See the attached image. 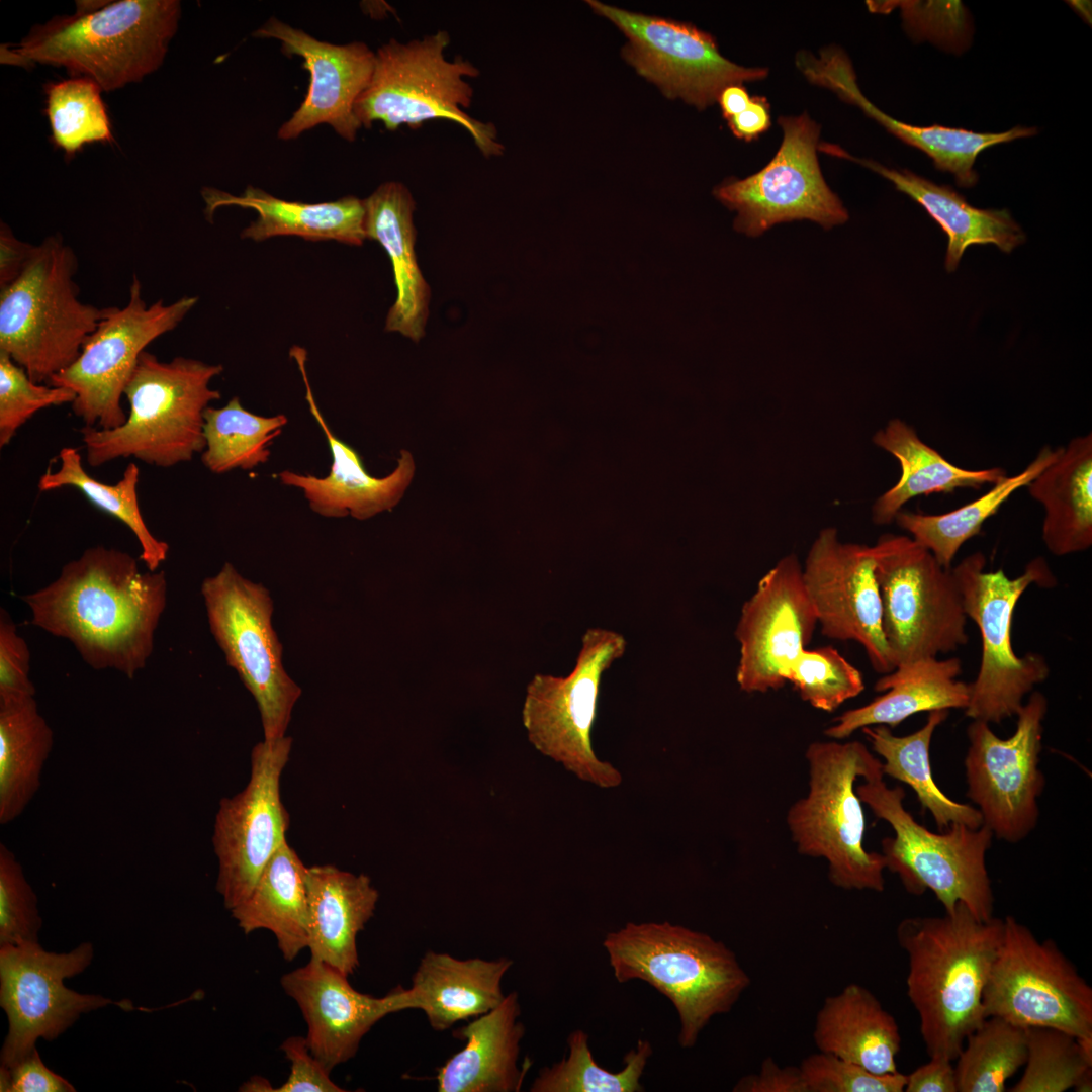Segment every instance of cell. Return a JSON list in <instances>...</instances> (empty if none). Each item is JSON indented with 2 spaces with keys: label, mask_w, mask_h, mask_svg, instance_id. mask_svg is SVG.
<instances>
[{
  "label": "cell",
  "mask_w": 1092,
  "mask_h": 1092,
  "mask_svg": "<svg viewBox=\"0 0 1092 1092\" xmlns=\"http://www.w3.org/2000/svg\"><path fill=\"white\" fill-rule=\"evenodd\" d=\"M180 16L177 0L107 1L33 27L13 48L1 47V62L63 67L102 91L116 90L162 65Z\"/></svg>",
  "instance_id": "3"
},
{
  "label": "cell",
  "mask_w": 1092,
  "mask_h": 1092,
  "mask_svg": "<svg viewBox=\"0 0 1092 1092\" xmlns=\"http://www.w3.org/2000/svg\"><path fill=\"white\" fill-rule=\"evenodd\" d=\"M78 259L59 234L34 246L18 278L0 289V351L47 384L80 355L107 308L84 303Z\"/></svg>",
  "instance_id": "7"
},
{
  "label": "cell",
  "mask_w": 1092,
  "mask_h": 1092,
  "mask_svg": "<svg viewBox=\"0 0 1092 1092\" xmlns=\"http://www.w3.org/2000/svg\"><path fill=\"white\" fill-rule=\"evenodd\" d=\"M31 623L70 640L95 669L128 678L143 669L167 602L163 571L142 573L126 552L96 546L63 566L59 577L22 598Z\"/></svg>",
  "instance_id": "1"
},
{
  "label": "cell",
  "mask_w": 1092,
  "mask_h": 1092,
  "mask_svg": "<svg viewBox=\"0 0 1092 1092\" xmlns=\"http://www.w3.org/2000/svg\"><path fill=\"white\" fill-rule=\"evenodd\" d=\"M727 122L736 138L753 141L771 126L770 105L764 96H753L748 106Z\"/></svg>",
  "instance_id": "57"
},
{
  "label": "cell",
  "mask_w": 1092,
  "mask_h": 1092,
  "mask_svg": "<svg viewBox=\"0 0 1092 1092\" xmlns=\"http://www.w3.org/2000/svg\"><path fill=\"white\" fill-rule=\"evenodd\" d=\"M734 1092H807L799 1066L781 1067L771 1057L760 1064L758 1073L737 1081Z\"/></svg>",
  "instance_id": "54"
},
{
  "label": "cell",
  "mask_w": 1092,
  "mask_h": 1092,
  "mask_svg": "<svg viewBox=\"0 0 1092 1092\" xmlns=\"http://www.w3.org/2000/svg\"><path fill=\"white\" fill-rule=\"evenodd\" d=\"M619 983L640 980L674 1006L678 1044L692 1049L717 1015L731 1011L751 984L736 954L705 932L664 922H628L603 940Z\"/></svg>",
  "instance_id": "4"
},
{
  "label": "cell",
  "mask_w": 1092,
  "mask_h": 1092,
  "mask_svg": "<svg viewBox=\"0 0 1092 1092\" xmlns=\"http://www.w3.org/2000/svg\"><path fill=\"white\" fill-rule=\"evenodd\" d=\"M1072 4H1073V6L1076 8V10L1078 12H1081L1083 14V17L1085 19L1090 20L1091 17H1090V11H1088V4H1083V2H1079V1H1073Z\"/></svg>",
  "instance_id": "61"
},
{
  "label": "cell",
  "mask_w": 1092,
  "mask_h": 1092,
  "mask_svg": "<svg viewBox=\"0 0 1092 1092\" xmlns=\"http://www.w3.org/2000/svg\"><path fill=\"white\" fill-rule=\"evenodd\" d=\"M626 648L622 634L600 627L587 629L572 671L567 676L536 674L527 687L522 710L529 740L538 751L601 788L622 783L619 770L597 757L592 731L602 676Z\"/></svg>",
  "instance_id": "13"
},
{
  "label": "cell",
  "mask_w": 1092,
  "mask_h": 1092,
  "mask_svg": "<svg viewBox=\"0 0 1092 1092\" xmlns=\"http://www.w3.org/2000/svg\"><path fill=\"white\" fill-rule=\"evenodd\" d=\"M33 249V245L18 240L5 223H1L0 289L18 278L28 263Z\"/></svg>",
  "instance_id": "56"
},
{
  "label": "cell",
  "mask_w": 1092,
  "mask_h": 1092,
  "mask_svg": "<svg viewBox=\"0 0 1092 1092\" xmlns=\"http://www.w3.org/2000/svg\"><path fill=\"white\" fill-rule=\"evenodd\" d=\"M818 1051L876 1074L898 1072L901 1035L896 1019L866 987L850 983L827 996L815 1018Z\"/></svg>",
  "instance_id": "34"
},
{
  "label": "cell",
  "mask_w": 1092,
  "mask_h": 1092,
  "mask_svg": "<svg viewBox=\"0 0 1092 1092\" xmlns=\"http://www.w3.org/2000/svg\"><path fill=\"white\" fill-rule=\"evenodd\" d=\"M787 682L803 701L826 712L864 690L861 672L830 645L804 649L790 668Z\"/></svg>",
  "instance_id": "47"
},
{
  "label": "cell",
  "mask_w": 1092,
  "mask_h": 1092,
  "mask_svg": "<svg viewBox=\"0 0 1092 1092\" xmlns=\"http://www.w3.org/2000/svg\"><path fill=\"white\" fill-rule=\"evenodd\" d=\"M222 371L220 364L184 357L165 362L144 351L124 390L125 422L114 429L80 430L87 463L98 467L133 457L169 468L192 460L205 448L204 412L221 397L210 382Z\"/></svg>",
  "instance_id": "5"
},
{
  "label": "cell",
  "mask_w": 1092,
  "mask_h": 1092,
  "mask_svg": "<svg viewBox=\"0 0 1092 1092\" xmlns=\"http://www.w3.org/2000/svg\"><path fill=\"white\" fill-rule=\"evenodd\" d=\"M883 777L863 780L855 792L894 831L881 843L885 868L899 877L909 894L931 891L945 913L961 902L979 920L993 918L994 894L986 866L994 837L991 830L984 824L974 829L953 823L941 833L932 832L905 809L904 789L889 788Z\"/></svg>",
  "instance_id": "9"
},
{
  "label": "cell",
  "mask_w": 1092,
  "mask_h": 1092,
  "mask_svg": "<svg viewBox=\"0 0 1092 1092\" xmlns=\"http://www.w3.org/2000/svg\"><path fill=\"white\" fill-rule=\"evenodd\" d=\"M512 965L508 958L460 960L429 950L405 989L407 1009H421L437 1031L479 1017L503 1002L502 981Z\"/></svg>",
  "instance_id": "31"
},
{
  "label": "cell",
  "mask_w": 1092,
  "mask_h": 1092,
  "mask_svg": "<svg viewBox=\"0 0 1092 1092\" xmlns=\"http://www.w3.org/2000/svg\"><path fill=\"white\" fill-rule=\"evenodd\" d=\"M961 673L962 661L957 657H929L895 668L874 686L875 691L886 692L884 695L845 711L824 734L842 740L868 726L894 728L917 713L965 709L970 699V684L958 679Z\"/></svg>",
  "instance_id": "32"
},
{
  "label": "cell",
  "mask_w": 1092,
  "mask_h": 1092,
  "mask_svg": "<svg viewBox=\"0 0 1092 1092\" xmlns=\"http://www.w3.org/2000/svg\"><path fill=\"white\" fill-rule=\"evenodd\" d=\"M201 194L208 218L222 206L257 212L256 220L243 230L244 239L260 242L278 236H297L308 241L333 240L355 246L367 239L364 201L355 196L306 203L284 200L253 186H248L239 196L208 187Z\"/></svg>",
  "instance_id": "33"
},
{
  "label": "cell",
  "mask_w": 1092,
  "mask_h": 1092,
  "mask_svg": "<svg viewBox=\"0 0 1092 1092\" xmlns=\"http://www.w3.org/2000/svg\"><path fill=\"white\" fill-rule=\"evenodd\" d=\"M310 956L347 977L359 966L357 935L374 914L378 891L368 876L331 864L307 867Z\"/></svg>",
  "instance_id": "30"
},
{
  "label": "cell",
  "mask_w": 1092,
  "mask_h": 1092,
  "mask_svg": "<svg viewBox=\"0 0 1092 1092\" xmlns=\"http://www.w3.org/2000/svg\"><path fill=\"white\" fill-rule=\"evenodd\" d=\"M1002 930L1003 919L979 920L961 902L943 916L907 917L898 924L897 941L908 962L906 992L929 1057L956 1060L986 1019L982 996Z\"/></svg>",
  "instance_id": "2"
},
{
  "label": "cell",
  "mask_w": 1092,
  "mask_h": 1092,
  "mask_svg": "<svg viewBox=\"0 0 1092 1092\" xmlns=\"http://www.w3.org/2000/svg\"><path fill=\"white\" fill-rule=\"evenodd\" d=\"M102 89L84 77H72L47 88V114L55 145L73 155L84 145L111 142Z\"/></svg>",
  "instance_id": "45"
},
{
  "label": "cell",
  "mask_w": 1092,
  "mask_h": 1092,
  "mask_svg": "<svg viewBox=\"0 0 1092 1092\" xmlns=\"http://www.w3.org/2000/svg\"><path fill=\"white\" fill-rule=\"evenodd\" d=\"M197 300L195 296H183L170 304L158 300L148 305L141 281L133 275L125 306L108 307L78 358L48 384L75 393L72 410L85 426H121L127 418L121 397L141 354L154 340L174 330Z\"/></svg>",
  "instance_id": "15"
},
{
  "label": "cell",
  "mask_w": 1092,
  "mask_h": 1092,
  "mask_svg": "<svg viewBox=\"0 0 1092 1092\" xmlns=\"http://www.w3.org/2000/svg\"><path fill=\"white\" fill-rule=\"evenodd\" d=\"M1026 1057V1028L986 1018L967 1036L956 1058L958 1092H1004Z\"/></svg>",
  "instance_id": "44"
},
{
  "label": "cell",
  "mask_w": 1092,
  "mask_h": 1092,
  "mask_svg": "<svg viewBox=\"0 0 1092 1092\" xmlns=\"http://www.w3.org/2000/svg\"><path fill=\"white\" fill-rule=\"evenodd\" d=\"M30 653L7 612L0 611V703L34 697L29 679Z\"/></svg>",
  "instance_id": "51"
},
{
  "label": "cell",
  "mask_w": 1092,
  "mask_h": 1092,
  "mask_svg": "<svg viewBox=\"0 0 1092 1092\" xmlns=\"http://www.w3.org/2000/svg\"><path fill=\"white\" fill-rule=\"evenodd\" d=\"M598 14L628 38L625 59L668 97H679L699 109L717 101L728 85L759 81L767 68H746L726 59L712 35L674 20L630 12L588 1Z\"/></svg>",
  "instance_id": "20"
},
{
  "label": "cell",
  "mask_w": 1092,
  "mask_h": 1092,
  "mask_svg": "<svg viewBox=\"0 0 1092 1092\" xmlns=\"http://www.w3.org/2000/svg\"><path fill=\"white\" fill-rule=\"evenodd\" d=\"M808 793L794 802L787 825L800 854L823 858L831 884L844 890L885 889L881 853L863 847L866 821L855 782L883 775L882 762L859 741H814L805 752Z\"/></svg>",
  "instance_id": "6"
},
{
  "label": "cell",
  "mask_w": 1092,
  "mask_h": 1092,
  "mask_svg": "<svg viewBox=\"0 0 1092 1092\" xmlns=\"http://www.w3.org/2000/svg\"><path fill=\"white\" fill-rule=\"evenodd\" d=\"M1048 708L1046 697L1032 692L1008 738L997 736L982 720L967 727V797L993 835L1009 843L1025 839L1038 822V799L1045 786L1039 764Z\"/></svg>",
  "instance_id": "16"
},
{
  "label": "cell",
  "mask_w": 1092,
  "mask_h": 1092,
  "mask_svg": "<svg viewBox=\"0 0 1092 1092\" xmlns=\"http://www.w3.org/2000/svg\"><path fill=\"white\" fill-rule=\"evenodd\" d=\"M814 82L816 86L831 90L843 101L858 106L889 132L924 152L933 160L937 169L951 173L962 187H972L977 183L978 175L974 164L982 151L1036 133V128L1020 125L1007 131L991 133L937 124L916 126L894 119L863 95L858 87L852 63L845 55H836L825 60L817 69Z\"/></svg>",
  "instance_id": "27"
},
{
  "label": "cell",
  "mask_w": 1092,
  "mask_h": 1092,
  "mask_svg": "<svg viewBox=\"0 0 1092 1092\" xmlns=\"http://www.w3.org/2000/svg\"><path fill=\"white\" fill-rule=\"evenodd\" d=\"M986 557L975 552L965 557L951 572L962 596L967 618L980 630L982 653L978 674L970 684L967 717L1000 724L1016 716L1023 699L1050 674L1045 658L1034 652L1019 657L1011 644V624L1016 604L1031 585H1056L1048 562L1032 559L1016 578L1002 569L986 571Z\"/></svg>",
  "instance_id": "10"
},
{
  "label": "cell",
  "mask_w": 1092,
  "mask_h": 1092,
  "mask_svg": "<svg viewBox=\"0 0 1092 1092\" xmlns=\"http://www.w3.org/2000/svg\"><path fill=\"white\" fill-rule=\"evenodd\" d=\"M37 897L14 853L0 844V946L38 942Z\"/></svg>",
  "instance_id": "49"
},
{
  "label": "cell",
  "mask_w": 1092,
  "mask_h": 1092,
  "mask_svg": "<svg viewBox=\"0 0 1092 1092\" xmlns=\"http://www.w3.org/2000/svg\"><path fill=\"white\" fill-rule=\"evenodd\" d=\"M363 201L366 238L384 248L393 269L396 299L385 330L418 342L425 335L431 293L415 252L416 202L408 188L396 181L382 183Z\"/></svg>",
  "instance_id": "26"
},
{
  "label": "cell",
  "mask_w": 1092,
  "mask_h": 1092,
  "mask_svg": "<svg viewBox=\"0 0 1092 1092\" xmlns=\"http://www.w3.org/2000/svg\"><path fill=\"white\" fill-rule=\"evenodd\" d=\"M818 151L853 161L891 181L896 189L920 204L947 235L945 268L953 272L972 245L993 244L1010 253L1025 242V234L1006 209H980L970 205L952 188L937 185L908 170L890 169L864 158L851 156L835 144L819 143Z\"/></svg>",
  "instance_id": "28"
},
{
  "label": "cell",
  "mask_w": 1092,
  "mask_h": 1092,
  "mask_svg": "<svg viewBox=\"0 0 1092 1092\" xmlns=\"http://www.w3.org/2000/svg\"><path fill=\"white\" fill-rule=\"evenodd\" d=\"M290 356L301 373L309 412L327 439L332 465L325 477L283 470L278 474L279 480L284 485L301 489L310 509L323 517L343 518L350 515L357 520H366L392 510L414 478L416 465L412 453L401 450L396 467L385 477L378 478L367 473L357 451L332 432L320 411L308 381L305 350L294 346Z\"/></svg>",
  "instance_id": "25"
},
{
  "label": "cell",
  "mask_w": 1092,
  "mask_h": 1092,
  "mask_svg": "<svg viewBox=\"0 0 1092 1092\" xmlns=\"http://www.w3.org/2000/svg\"><path fill=\"white\" fill-rule=\"evenodd\" d=\"M802 576L821 633L860 644L876 672H892L872 546L843 542L836 528L826 527L809 548Z\"/></svg>",
  "instance_id": "21"
},
{
  "label": "cell",
  "mask_w": 1092,
  "mask_h": 1092,
  "mask_svg": "<svg viewBox=\"0 0 1092 1092\" xmlns=\"http://www.w3.org/2000/svg\"><path fill=\"white\" fill-rule=\"evenodd\" d=\"M949 710H935L928 714L926 723L915 732L897 736L885 725L863 727L861 730L873 750L883 759V774L907 784L915 792L918 802L927 810L939 831L951 824H964L979 828L983 819L977 808L948 798L936 785L930 766L929 749L936 728L943 723Z\"/></svg>",
  "instance_id": "38"
},
{
  "label": "cell",
  "mask_w": 1092,
  "mask_h": 1092,
  "mask_svg": "<svg viewBox=\"0 0 1092 1092\" xmlns=\"http://www.w3.org/2000/svg\"><path fill=\"white\" fill-rule=\"evenodd\" d=\"M1062 448L1052 449L1048 445L1042 447L1021 472L1004 477L985 494L956 510L938 515L900 511L894 521L908 532L913 540L928 549L943 567L950 568L961 547L981 533L984 523L994 516L1015 491L1026 487L1056 460Z\"/></svg>",
  "instance_id": "40"
},
{
  "label": "cell",
  "mask_w": 1092,
  "mask_h": 1092,
  "mask_svg": "<svg viewBox=\"0 0 1092 1092\" xmlns=\"http://www.w3.org/2000/svg\"><path fill=\"white\" fill-rule=\"evenodd\" d=\"M874 444L893 455L900 464L899 480L872 507L876 525L892 523L905 504L916 496L950 493L958 488L979 489L1006 477L1001 467L969 470L953 465L928 446L916 431L900 419H892L873 436Z\"/></svg>",
  "instance_id": "36"
},
{
  "label": "cell",
  "mask_w": 1092,
  "mask_h": 1092,
  "mask_svg": "<svg viewBox=\"0 0 1092 1092\" xmlns=\"http://www.w3.org/2000/svg\"><path fill=\"white\" fill-rule=\"evenodd\" d=\"M201 594L215 641L257 703L264 741H278L286 736L301 689L283 667L268 589L225 562L203 581Z\"/></svg>",
  "instance_id": "14"
},
{
  "label": "cell",
  "mask_w": 1092,
  "mask_h": 1092,
  "mask_svg": "<svg viewBox=\"0 0 1092 1092\" xmlns=\"http://www.w3.org/2000/svg\"><path fill=\"white\" fill-rule=\"evenodd\" d=\"M75 397L69 388L33 381L8 354L0 351V447L8 445L17 430L38 411L72 404Z\"/></svg>",
  "instance_id": "48"
},
{
  "label": "cell",
  "mask_w": 1092,
  "mask_h": 1092,
  "mask_svg": "<svg viewBox=\"0 0 1092 1092\" xmlns=\"http://www.w3.org/2000/svg\"><path fill=\"white\" fill-rule=\"evenodd\" d=\"M280 1049L291 1063L287 1080L273 1092H344L335 1084L325 1066L312 1055L306 1038L291 1036Z\"/></svg>",
  "instance_id": "52"
},
{
  "label": "cell",
  "mask_w": 1092,
  "mask_h": 1092,
  "mask_svg": "<svg viewBox=\"0 0 1092 1092\" xmlns=\"http://www.w3.org/2000/svg\"><path fill=\"white\" fill-rule=\"evenodd\" d=\"M287 422L282 414L264 417L251 413L238 396L222 407L208 406L204 412L202 463L216 474L264 464L270 456V443Z\"/></svg>",
  "instance_id": "42"
},
{
  "label": "cell",
  "mask_w": 1092,
  "mask_h": 1092,
  "mask_svg": "<svg viewBox=\"0 0 1092 1092\" xmlns=\"http://www.w3.org/2000/svg\"><path fill=\"white\" fill-rule=\"evenodd\" d=\"M516 991L491 1011L456 1030L464 1048L438 1068L439 1092L519 1091L525 1070L518 1067L525 1026Z\"/></svg>",
  "instance_id": "29"
},
{
  "label": "cell",
  "mask_w": 1092,
  "mask_h": 1092,
  "mask_svg": "<svg viewBox=\"0 0 1092 1092\" xmlns=\"http://www.w3.org/2000/svg\"><path fill=\"white\" fill-rule=\"evenodd\" d=\"M239 1090L245 1092H273L274 1088L268 1080L261 1077H254L245 1082Z\"/></svg>",
  "instance_id": "59"
},
{
  "label": "cell",
  "mask_w": 1092,
  "mask_h": 1092,
  "mask_svg": "<svg viewBox=\"0 0 1092 1092\" xmlns=\"http://www.w3.org/2000/svg\"><path fill=\"white\" fill-rule=\"evenodd\" d=\"M1073 1089L1077 1092H1090L1092 1090V1070L1085 1073Z\"/></svg>",
  "instance_id": "60"
},
{
  "label": "cell",
  "mask_w": 1092,
  "mask_h": 1092,
  "mask_svg": "<svg viewBox=\"0 0 1092 1092\" xmlns=\"http://www.w3.org/2000/svg\"><path fill=\"white\" fill-rule=\"evenodd\" d=\"M568 1055L560 1062L540 1070L533 1081L532 1092H641V1078L653 1054L650 1041L639 1039L629 1050L618 1072L601 1067L594 1059L588 1035L583 1030L572 1031L567 1038Z\"/></svg>",
  "instance_id": "43"
},
{
  "label": "cell",
  "mask_w": 1092,
  "mask_h": 1092,
  "mask_svg": "<svg viewBox=\"0 0 1092 1092\" xmlns=\"http://www.w3.org/2000/svg\"><path fill=\"white\" fill-rule=\"evenodd\" d=\"M751 96L743 84H732L722 89L717 102L726 120L742 112L749 104Z\"/></svg>",
  "instance_id": "58"
},
{
  "label": "cell",
  "mask_w": 1092,
  "mask_h": 1092,
  "mask_svg": "<svg viewBox=\"0 0 1092 1092\" xmlns=\"http://www.w3.org/2000/svg\"><path fill=\"white\" fill-rule=\"evenodd\" d=\"M985 1018L1014 1025L1049 1027L1092 1041V988L1051 939L1039 940L1012 916L983 991Z\"/></svg>",
  "instance_id": "12"
},
{
  "label": "cell",
  "mask_w": 1092,
  "mask_h": 1092,
  "mask_svg": "<svg viewBox=\"0 0 1092 1092\" xmlns=\"http://www.w3.org/2000/svg\"><path fill=\"white\" fill-rule=\"evenodd\" d=\"M944 1057L929 1062L906 1075V1092H958L954 1066Z\"/></svg>",
  "instance_id": "55"
},
{
  "label": "cell",
  "mask_w": 1092,
  "mask_h": 1092,
  "mask_svg": "<svg viewBox=\"0 0 1092 1092\" xmlns=\"http://www.w3.org/2000/svg\"><path fill=\"white\" fill-rule=\"evenodd\" d=\"M872 548L894 669L964 646L968 618L951 567L906 535L885 534Z\"/></svg>",
  "instance_id": "11"
},
{
  "label": "cell",
  "mask_w": 1092,
  "mask_h": 1092,
  "mask_svg": "<svg viewBox=\"0 0 1092 1092\" xmlns=\"http://www.w3.org/2000/svg\"><path fill=\"white\" fill-rule=\"evenodd\" d=\"M817 625L802 565L795 554L786 555L759 579L741 608L735 629L739 689L746 693L782 689Z\"/></svg>",
  "instance_id": "22"
},
{
  "label": "cell",
  "mask_w": 1092,
  "mask_h": 1092,
  "mask_svg": "<svg viewBox=\"0 0 1092 1092\" xmlns=\"http://www.w3.org/2000/svg\"><path fill=\"white\" fill-rule=\"evenodd\" d=\"M280 983L307 1024L310 1052L329 1072L356 1055L380 1019L407 1009L405 989L395 988L381 998L360 993L346 975L313 958L283 975Z\"/></svg>",
  "instance_id": "24"
},
{
  "label": "cell",
  "mask_w": 1092,
  "mask_h": 1092,
  "mask_svg": "<svg viewBox=\"0 0 1092 1092\" xmlns=\"http://www.w3.org/2000/svg\"><path fill=\"white\" fill-rule=\"evenodd\" d=\"M306 868L287 840L284 841L247 898L230 910L244 933L271 931L288 962L308 945Z\"/></svg>",
  "instance_id": "37"
},
{
  "label": "cell",
  "mask_w": 1092,
  "mask_h": 1092,
  "mask_svg": "<svg viewBox=\"0 0 1092 1092\" xmlns=\"http://www.w3.org/2000/svg\"><path fill=\"white\" fill-rule=\"evenodd\" d=\"M292 738L261 741L251 752V776L244 790L224 798L215 815L212 844L218 859L216 890L232 910L252 891L265 866L286 841L289 814L280 779Z\"/></svg>",
  "instance_id": "19"
},
{
  "label": "cell",
  "mask_w": 1092,
  "mask_h": 1092,
  "mask_svg": "<svg viewBox=\"0 0 1092 1092\" xmlns=\"http://www.w3.org/2000/svg\"><path fill=\"white\" fill-rule=\"evenodd\" d=\"M253 36L280 41L281 51L302 58L309 73L306 96L279 127L278 138L294 140L326 124L342 139L354 142L362 128L355 104L371 80L375 52L362 41L335 44L318 40L274 16L257 28Z\"/></svg>",
  "instance_id": "23"
},
{
  "label": "cell",
  "mask_w": 1092,
  "mask_h": 1092,
  "mask_svg": "<svg viewBox=\"0 0 1092 1092\" xmlns=\"http://www.w3.org/2000/svg\"><path fill=\"white\" fill-rule=\"evenodd\" d=\"M1044 510L1042 540L1057 556L1092 545V434L1073 438L1026 486Z\"/></svg>",
  "instance_id": "35"
},
{
  "label": "cell",
  "mask_w": 1092,
  "mask_h": 1092,
  "mask_svg": "<svg viewBox=\"0 0 1092 1092\" xmlns=\"http://www.w3.org/2000/svg\"><path fill=\"white\" fill-rule=\"evenodd\" d=\"M58 460V468L55 471L48 469L39 478L38 490L46 492L67 486L78 489L95 507L130 529L141 546L140 558L150 571H157L167 558L169 546L157 539L144 521L136 492L140 478L138 465L128 463L122 477L114 484H107L87 473L76 448H62Z\"/></svg>",
  "instance_id": "41"
},
{
  "label": "cell",
  "mask_w": 1092,
  "mask_h": 1092,
  "mask_svg": "<svg viewBox=\"0 0 1092 1092\" xmlns=\"http://www.w3.org/2000/svg\"><path fill=\"white\" fill-rule=\"evenodd\" d=\"M449 43V33L438 30L406 42L391 38L379 47L371 80L355 104L356 117L362 127L379 121L391 131L449 120L469 133L485 158L502 156L505 148L495 125L465 111L474 94L466 79L477 78L479 69L461 56L447 59Z\"/></svg>",
  "instance_id": "8"
},
{
  "label": "cell",
  "mask_w": 1092,
  "mask_h": 1092,
  "mask_svg": "<svg viewBox=\"0 0 1092 1092\" xmlns=\"http://www.w3.org/2000/svg\"><path fill=\"white\" fill-rule=\"evenodd\" d=\"M1025 1069L1011 1092H1064L1092 1070V1053L1072 1034L1049 1027L1026 1028Z\"/></svg>",
  "instance_id": "46"
},
{
  "label": "cell",
  "mask_w": 1092,
  "mask_h": 1092,
  "mask_svg": "<svg viewBox=\"0 0 1092 1092\" xmlns=\"http://www.w3.org/2000/svg\"><path fill=\"white\" fill-rule=\"evenodd\" d=\"M54 733L34 697L0 703V823L17 818L40 786Z\"/></svg>",
  "instance_id": "39"
},
{
  "label": "cell",
  "mask_w": 1092,
  "mask_h": 1092,
  "mask_svg": "<svg viewBox=\"0 0 1092 1092\" xmlns=\"http://www.w3.org/2000/svg\"><path fill=\"white\" fill-rule=\"evenodd\" d=\"M1 1092H74L75 1087L50 1070L35 1049L17 1065L0 1066Z\"/></svg>",
  "instance_id": "53"
},
{
  "label": "cell",
  "mask_w": 1092,
  "mask_h": 1092,
  "mask_svg": "<svg viewBox=\"0 0 1092 1092\" xmlns=\"http://www.w3.org/2000/svg\"><path fill=\"white\" fill-rule=\"evenodd\" d=\"M783 140L760 171L724 182L714 195L737 213L734 228L750 237L775 224L812 220L824 229L843 224L848 212L822 175L817 152L820 126L806 113L781 116Z\"/></svg>",
  "instance_id": "18"
},
{
  "label": "cell",
  "mask_w": 1092,
  "mask_h": 1092,
  "mask_svg": "<svg viewBox=\"0 0 1092 1092\" xmlns=\"http://www.w3.org/2000/svg\"><path fill=\"white\" fill-rule=\"evenodd\" d=\"M807 1092H903L906 1075L876 1074L834 1055L818 1051L799 1065Z\"/></svg>",
  "instance_id": "50"
},
{
  "label": "cell",
  "mask_w": 1092,
  "mask_h": 1092,
  "mask_svg": "<svg viewBox=\"0 0 1092 1092\" xmlns=\"http://www.w3.org/2000/svg\"><path fill=\"white\" fill-rule=\"evenodd\" d=\"M93 945L82 942L69 952H52L38 942L0 946V1006L9 1028L1 1050V1066L11 1068L29 1056L39 1038L55 1040L83 1013L116 1004L134 1009L129 1000L114 1002L65 986L91 964Z\"/></svg>",
  "instance_id": "17"
}]
</instances>
